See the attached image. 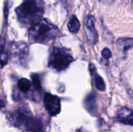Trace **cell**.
<instances>
[{"label":"cell","instance_id":"1","mask_svg":"<svg viewBox=\"0 0 133 132\" xmlns=\"http://www.w3.org/2000/svg\"><path fill=\"white\" fill-rule=\"evenodd\" d=\"M7 120L10 125L26 132H43L42 120L34 117L31 110L27 107L20 106L7 115Z\"/></svg>","mask_w":133,"mask_h":132},{"label":"cell","instance_id":"2","mask_svg":"<svg viewBox=\"0 0 133 132\" xmlns=\"http://www.w3.org/2000/svg\"><path fill=\"white\" fill-rule=\"evenodd\" d=\"M15 12L23 27H31L42 19L44 12V0H24Z\"/></svg>","mask_w":133,"mask_h":132},{"label":"cell","instance_id":"3","mask_svg":"<svg viewBox=\"0 0 133 132\" xmlns=\"http://www.w3.org/2000/svg\"><path fill=\"white\" fill-rule=\"evenodd\" d=\"M58 29L55 25L46 19H42L29 30L30 42L48 45L57 38Z\"/></svg>","mask_w":133,"mask_h":132},{"label":"cell","instance_id":"4","mask_svg":"<svg viewBox=\"0 0 133 132\" xmlns=\"http://www.w3.org/2000/svg\"><path fill=\"white\" fill-rule=\"evenodd\" d=\"M69 49L62 47H53L48 58V67L57 72L64 71L74 62Z\"/></svg>","mask_w":133,"mask_h":132},{"label":"cell","instance_id":"5","mask_svg":"<svg viewBox=\"0 0 133 132\" xmlns=\"http://www.w3.org/2000/svg\"><path fill=\"white\" fill-rule=\"evenodd\" d=\"M11 60L13 63L22 67L28 65L29 61V49L23 41L15 42L10 47Z\"/></svg>","mask_w":133,"mask_h":132},{"label":"cell","instance_id":"6","mask_svg":"<svg viewBox=\"0 0 133 132\" xmlns=\"http://www.w3.org/2000/svg\"><path fill=\"white\" fill-rule=\"evenodd\" d=\"M44 104L45 109L51 116H55L61 112V99L58 96L50 93H45L44 98Z\"/></svg>","mask_w":133,"mask_h":132},{"label":"cell","instance_id":"7","mask_svg":"<svg viewBox=\"0 0 133 132\" xmlns=\"http://www.w3.org/2000/svg\"><path fill=\"white\" fill-rule=\"evenodd\" d=\"M86 27H87L86 36H87L88 43L91 45H95L98 40V34L95 28L94 18L92 16L88 17Z\"/></svg>","mask_w":133,"mask_h":132},{"label":"cell","instance_id":"8","mask_svg":"<svg viewBox=\"0 0 133 132\" xmlns=\"http://www.w3.org/2000/svg\"><path fill=\"white\" fill-rule=\"evenodd\" d=\"M117 119L122 124L133 126V110L127 107H122L118 111Z\"/></svg>","mask_w":133,"mask_h":132},{"label":"cell","instance_id":"9","mask_svg":"<svg viewBox=\"0 0 133 132\" xmlns=\"http://www.w3.org/2000/svg\"><path fill=\"white\" fill-rule=\"evenodd\" d=\"M90 71L92 75L94 80V84L96 89L101 91H104L105 90V84L102 77L99 76L96 72V69L95 65L93 64L90 65Z\"/></svg>","mask_w":133,"mask_h":132},{"label":"cell","instance_id":"10","mask_svg":"<svg viewBox=\"0 0 133 132\" xmlns=\"http://www.w3.org/2000/svg\"><path fill=\"white\" fill-rule=\"evenodd\" d=\"M84 106L90 113H94L97 109L96 96L94 93H90L84 100Z\"/></svg>","mask_w":133,"mask_h":132},{"label":"cell","instance_id":"11","mask_svg":"<svg viewBox=\"0 0 133 132\" xmlns=\"http://www.w3.org/2000/svg\"><path fill=\"white\" fill-rule=\"evenodd\" d=\"M117 47L119 50L125 52L129 50L133 46V38H122L118 39L116 42Z\"/></svg>","mask_w":133,"mask_h":132},{"label":"cell","instance_id":"12","mask_svg":"<svg viewBox=\"0 0 133 132\" xmlns=\"http://www.w3.org/2000/svg\"><path fill=\"white\" fill-rule=\"evenodd\" d=\"M32 87H33L32 83L28 79L24 78L19 79L17 82V87L18 91L23 94L29 93V91L32 89Z\"/></svg>","mask_w":133,"mask_h":132},{"label":"cell","instance_id":"13","mask_svg":"<svg viewBox=\"0 0 133 132\" xmlns=\"http://www.w3.org/2000/svg\"><path fill=\"white\" fill-rule=\"evenodd\" d=\"M68 28L71 33H77L80 28V23L75 15L71 16L68 23Z\"/></svg>","mask_w":133,"mask_h":132},{"label":"cell","instance_id":"14","mask_svg":"<svg viewBox=\"0 0 133 132\" xmlns=\"http://www.w3.org/2000/svg\"><path fill=\"white\" fill-rule=\"evenodd\" d=\"M31 79H32V85H33L34 90L36 93H40L42 91V85L39 76L36 74H32L31 75Z\"/></svg>","mask_w":133,"mask_h":132},{"label":"cell","instance_id":"15","mask_svg":"<svg viewBox=\"0 0 133 132\" xmlns=\"http://www.w3.org/2000/svg\"><path fill=\"white\" fill-rule=\"evenodd\" d=\"M1 67H3L5 64H6V63H7L8 55H7V53H6V50L5 49V46H4L3 45H1Z\"/></svg>","mask_w":133,"mask_h":132},{"label":"cell","instance_id":"16","mask_svg":"<svg viewBox=\"0 0 133 132\" xmlns=\"http://www.w3.org/2000/svg\"><path fill=\"white\" fill-rule=\"evenodd\" d=\"M101 54H102L103 58H105V60H109V58H111L112 56V53L110 51V50L108 48H105L103 50H102V53H101Z\"/></svg>","mask_w":133,"mask_h":132},{"label":"cell","instance_id":"17","mask_svg":"<svg viewBox=\"0 0 133 132\" xmlns=\"http://www.w3.org/2000/svg\"><path fill=\"white\" fill-rule=\"evenodd\" d=\"M101 2L105 3H110L113 2L114 0H99Z\"/></svg>","mask_w":133,"mask_h":132},{"label":"cell","instance_id":"18","mask_svg":"<svg viewBox=\"0 0 133 132\" xmlns=\"http://www.w3.org/2000/svg\"><path fill=\"white\" fill-rule=\"evenodd\" d=\"M77 132H83V131H81L79 130V131H77Z\"/></svg>","mask_w":133,"mask_h":132}]
</instances>
